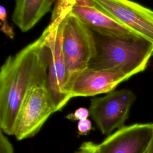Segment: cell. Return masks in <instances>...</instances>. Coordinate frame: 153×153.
I'll use <instances>...</instances> for the list:
<instances>
[{
  "label": "cell",
  "instance_id": "cell-13",
  "mask_svg": "<svg viewBox=\"0 0 153 153\" xmlns=\"http://www.w3.org/2000/svg\"><path fill=\"white\" fill-rule=\"evenodd\" d=\"M89 115L90 111L88 109L84 107H80L75 109L74 112L68 114L66 116V118L73 121H79L88 118Z\"/></svg>",
  "mask_w": 153,
  "mask_h": 153
},
{
  "label": "cell",
  "instance_id": "cell-16",
  "mask_svg": "<svg viewBox=\"0 0 153 153\" xmlns=\"http://www.w3.org/2000/svg\"><path fill=\"white\" fill-rule=\"evenodd\" d=\"M97 145L92 141L84 142L73 153H96Z\"/></svg>",
  "mask_w": 153,
  "mask_h": 153
},
{
  "label": "cell",
  "instance_id": "cell-6",
  "mask_svg": "<svg viewBox=\"0 0 153 153\" xmlns=\"http://www.w3.org/2000/svg\"><path fill=\"white\" fill-rule=\"evenodd\" d=\"M54 112L55 108L46 84L33 87L23 101L13 135L18 140L34 136Z\"/></svg>",
  "mask_w": 153,
  "mask_h": 153
},
{
  "label": "cell",
  "instance_id": "cell-1",
  "mask_svg": "<svg viewBox=\"0 0 153 153\" xmlns=\"http://www.w3.org/2000/svg\"><path fill=\"white\" fill-rule=\"evenodd\" d=\"M49 32L47 26L39 38L9 56L1 67L0 127L5 134H14L27 91L35 85L47 83L49 56L46 41Z\"/></svg>",
  "mask_w": 153,
  "mask_h": 153
},
{
  "label": "cell",
  "instance_id": "cell-10",
  "mask_svg": "<svg viewBox=\"0 0 153 153\" xmlns=\"http://www.w3.org/2000/svg\"><path fill=\"white\" fill-rule=\"evenodd\" d=\"M130 77L118 69H95L88 68L70 83L68 91L71 98L94 96L108 93Z\"/></svg>",
  "mask_w": 153,
  "mask_h": 153
},
{
  "label": "cell",
  "instance_id": "cell-12",
  "mask_svg": "<svg viewBox=\"0 0 153 153\" xmlns=\"http://www.w3.org/2000/svg\"><path fill=\"white\" fill-rule=\"evenodd\" d=\"M0 20L1 25L0 30L9 38L13 39L14 38V32L13 27L8 25L7 10L3 5L0 6Z\"/></svg>",
  "mask_w": 153,
  "mask_h": 153
},
{
  "label": "cell",
  "instance_id": "cell-14",
  "mask_svg": "<svg viewBox=\"0 0 153 153\" xmlns=\"http://www.w3.org/2000/svg\"><path fill=\"white\" fill-rule=\"evenodd\" d=\"M0 153H14L13 145L1 130L0 131Z\"/></svg>",
  "mask_w": 153,
  "mask_h": 153
},
{
  "label": "cell",
  "instance_id": "cell-2",
  "mask_svg": "<svg viewBox=\"0 0 153 153\" xmlns=\"http://www.w3.org/2000/svg\"><path fill=\"white\" fill-rule=\"evenodd\" d=\"M96 38V54L89 64L90 68L118 69L131 77L145 71L152 56L153 43L144 38L100 35Z\"/></svg>",
  "mask_w": 153,
  "mask_h": 153
},
{
  "label": "cell",
  "instance_id": "cell-18",
  "mask_svg": "<svg viewBox=\"0 0 153 153\" xmlns=\"http://www.w3.org/2000/svg\"><path fill=\"white\" fill-rule=\"evenodd\" d=\"M152 56H153V53H152Z\"/></svg>",
  "mask_w": 153,
  "mask_h": 153
},
{
  "label": "cell",
  "instance_id": "cell-8",
  "mask_svg": "<svg viewBox=\"0 0 153 153\" xmlns=\"http://www.w3.org/2000/svg\"><path fill=\"white\" fill-rule=\"evenodd\" d=\"M106 13L153 43V10L131 0H93Z\"/></svg>",
  "mask_w": 153,
  "mask_h": 153
},
{
  "label": "cell",
  "instance_id": "cell-17",
  "mask_svg": "<svg viewBox=\"0 0 153 153\" xmlns=\"http://www.w3.org/2000/svg\"><path fill=\"white\" fill-rule=\"evenodd\" d=\"M145 153H153V137L147 149L146 152Z\"/></svg>",
  "mask_w": 153,
  "mask_h": 153
},
{
  "label": "cell",
  "instance_id": "cell-5",
  "mask_svg": "<svg viewBox=\"0 0 153 153\" xmlns=\"http://www.w3.org/2000/svg\"><path fill=\"white\" fill-rule=\"evenodd\" d=\"M135 100L136 95L128 89L114 90L104 96L93 97L88 108L90 116L99 131L109 136L124 126Z\"/></svg>",
  "mask_w": 153,
  "mask_h": 153
},
{
  "label": "cell",
  "instance_id": "cell-3",
  "mask_svg": "<svg viewBox=\"0 0 153 153\" xmlns=\"http://www.w3.org/2000/svg\"><path fill=\"white\" fill-rule=\"evenodd\" d=\"M69 8L57 0L48 25L50 32L46 41L48 50V68L46 87L56 112L61 111L72 99L67 91V75L62 48L64 21Z\"/></svg>",
  "mask_w": 153,
  "mask_h": 153
},
{
  "label": "cell",
  "instance_id": "cell-15",
  "mask_svg": "<svg viewBox=\"0 0 153 153\" xmlns=\"http://www.w3.org/2000/svg\"><path fill=\"white\" fill-rule=\"evenodd\" d=\"M93 129V125L91 120L88 118L78 121L77 130L80 136L87 135Z\"/></svg>",
  "mask_w": 153,
  "mask_h": 153
},
{
  "label": "cell",
  "instance_id": "cell-9",
  "mask_svg": "<svg viewBox=\"0 0 153 153\" xmlns=\"http://www.w3.org/2000/svg\"><path fill=\"white\" fill-rule=\"evenodd\" d=\"M152 137L153 123L124 126L97 144L96 153H145Z\"/></svg>",
  "mask_w": 153,
  "mask_h": 153
},
{
  "label": "cell",
  "instance_id": "cell-7",
  "mask_svg": "<svg viewBox=\"0 0 153 153\" xmlns=\"http://www.w3.org/2000/svg\"><path fill=\"white\" fill-rule=\"evenodd\" d=\"M62 1L71 13L99 35L127 39L143 38L106 13L93 0Z\"/></svg>",
  "mask_w": 153,
  "mask_h": 153
},
{
  "label": "cell",
  "instance_id": "cell-4",
  "mask_svg": "<svg viewBox=\"0 0 153 153\" xmlns=\"http://www.w3.org/2000/svg\"><path fill=\"white\" fill-rule=\"evenodd\" d=\"M62 48L67 75L68 91L72 81L88 68L97 51L94 32L71 13L69 10L64 21Z\"/></svg>",
  "mask_w": 153,
  "mask_h": 153
},
{
  "label": "cell",
  "instance_id": "cell-11",
  "mask_svg": "<svg viewBox=\"0 0 153 153\" xmlns=\"http://www.w3.org/2000/svg\"><path fill=\"white\" fill-rule=\"evenodd\" d=\"M57 0H15L12 20L25 32L31 29L48 13Z\"/></svg>",
  "mask_w": 153,
  "mask_h": 153
}]
</instances>
